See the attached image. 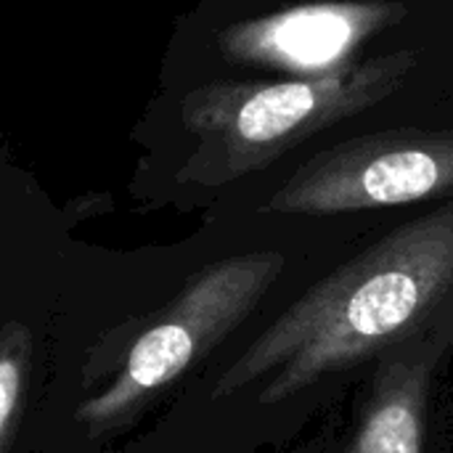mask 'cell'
<instances>
[{
    "instance_id": "cell-1",
    "label": "cell",
    "mask_w": 453,
    "mask_h": 453,
    "mask_svg": "<svg viewBox=\"0 0 453 453\" xmlns=\"http://www.w3.org/2000/svg\"><path fill=\"white\" fill-rule=\"evenodd\" d=\"M453 308V199L356 239L276 297L220 380L271 435L350 398L377 361Z\"/></svg>"
},
{
    "instance_id": "cell-2",
    "label": "cell",
    "mask_w": 453,
    "mask_h": 453,
    "mask_svg": "<svg viewBox=\"0 0 453 453\" xmlns=\"http://www.w3.org/2000/svg\"><path fill=\"white\" fill-rule=\"evenodd\" d=\"M453 199V130H385L337 143L305 162L268 202L271 212L356 242L369 231Z\"/></svg>"
},
{
    "instance_id": "cell-3",
    "label": "cell",
    "mask_w": 453,
    "mask_h": 453,
    "mask_svg": "<svg viewBox=\"0 0 453 453\" xmlns=\"http://www.w3.org/2000/svg\"><path fill=\"white\" fill-rule=\"evenodd\" d=\"M453 358V308L388 350L350 393L340 453H438L435 398Z\"/></svg>"
},
{
    "instance_id": "cell-4",
    "label": "cell",
    "mask_w": 453,
    "mask_h": 453,
    "mask_svg": "<svg viewBox=\"0 0 453 453\" xmlns=\"http://www.w3.org/2000/svg\"><path fill=\"white\" fill-rule=\"evenodd\" d=\"M403 13V5L390 3L308 5L265 21L247 42L263 58L321 69L342 61L364 37L398 21Z\"/></svg>"
},
{
    "instance_id": "cell-5",
    "label": "cell",
    "mask_w": 453,
    "mask_h": 453,
    "mask_svg": "<svg viewBox=\"0 0 453 453\" xmlns=\"http://www.w3.org/2000/svg\"><path fill=\"white\" fill-rule=\"evenodd\" d=\"M19 388H21V374L13 358H0V435L16 409L19 401Z\"/></svg>"
},
{
    "instance_id": "cell-6",
    "label": "cell",
    "mask_w": 453,
    "mask_h": 453,
    "mask_svg": "<svg viewBox=\"0 0 453 453\" xmlns=\"http://www.w3.org/2000/svg\"><path fill=\"white\" fill-rule=\"evenodd\" d=\"M303 453H340V430H329L324 433L308 451Z\"/></svg>"
}]
</instances>
